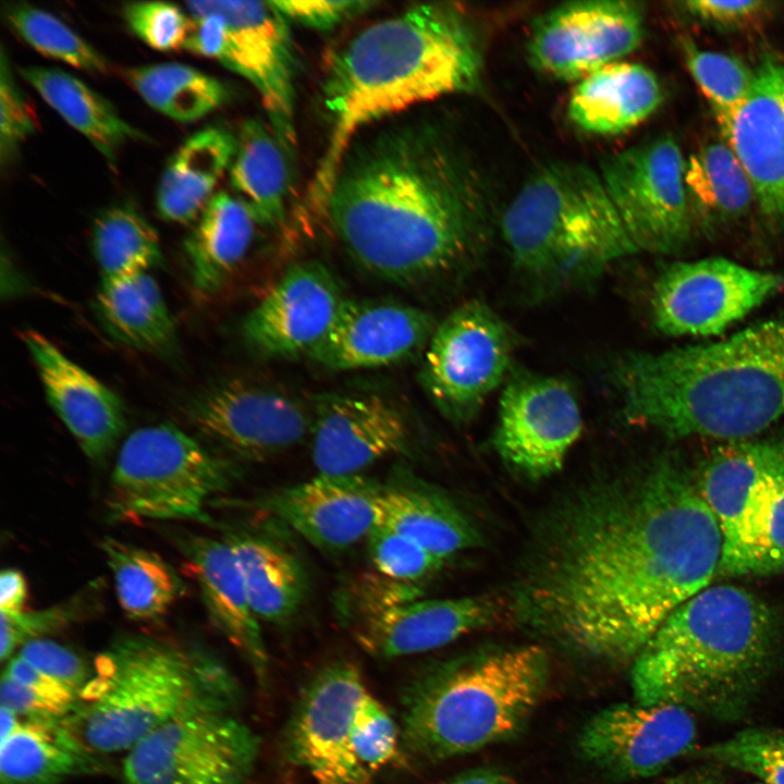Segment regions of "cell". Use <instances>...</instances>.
Masks as SVG:
<instances>
[{
  "label": "cell",
  "instance_id": "6da1fadb",
  "mask_svg": "<svg viewBox=\"0 0 784 784\" xmlns=\"http://www.w3.org/2000/svg\"><path fill=\"white\" fill-rule=\"evenodd\" d=\"M539 523L511 612L604 662H633L721 561L718 520L694 473L671 455L590 480Z\"/></svg>",
  "mask_w": 784,
  "mask_h": 784
},
{
  "label": "cell",
  "instance_id": "7a4b0ae2",
  "mask_svg": "<svg viewBox=\"0 0 784 784\" xmlns=\"http://www.w3.org/2000/svg\"><path fill=\"white\" fill-rule=\"evenodd\" d=\"M477 192L436 131L402 124L354 139L323 217L362 268L390 282L417 283L478 253L485 220Z\"/></svg>",
  "mask_w": 784,
  "mask_h": 784
},
{
  "label": "cell",
  "instance_id": "3957f363",
  "mask_svg": "<svg viewBox=\"0 0 784 784\" xmlns=\"http://www.w3.org/2000/svg\"><path fill=\"white\" fill-rule=\"evenodd\" d=\"M481 42L470 17L451 2H425L358 33L330 61L323 103L331 122L308 192L323 215L344 155L368 124L442 96L478 87Z\"/></svg>",
  "mask_w": 784,
  "mask_h": 784
},
{
  "label": "cell",
  "instance_id": "277c9868",
  "mask_svg": "<svg viewBox=\"0 0 784 784\" xmlns=\"http://www.w3.org/2000/svg\"><path fill=\"white\" fill-rule=\"evenodd\" d=\"M624 419L669 438H754L784 418V316L722 341L611 365Z\"/></svg>",
  "mask_w": 784,
  "mask_h": 784
},
{
  "label": "cell",
  "instance_id": "5b68a950",
  "mask_svg": "<svg viewBox=\"0 0 784 784\" xmlns=\"http://www.w3.org/2000/svg\"><path fill=\"white\" fill-rule=\"evenodd\" d=\"M780 636L775 612L757 595L709 586L677 607L632 662L635 701L739 718L773 670Z\"/></svg>",
  "mask_w": 784,
  "mask_h": 784
},
{
  "label": "cell",
  "instance_id": "8992f818",
  "mask_svg": "<svg viewBox=\"0 0 784 784\" xmlns=\"http://www.w3.org/2000/svg\"><path fill=\"white\" fill-rule=\"evenodd\" d=\"M238 694L235 678L207 650L122 635L97 657L71 727L95 752L127 751L185 713L234 710Z\"/></svg>",
  "mask_w": 784,
  "mask_h": 784
},
{
  "label": "cell",
  "instance_id": "52a82bcc",
  "mask_svg": "<svg viewBox=\"0 0 784 784\" xmlns=\"http://www.w3.org/2000/svg\"><path fill=\"white\" fill-rule=\"evenodd\" d=\"M516 273L540 293L577 287L638 253L599 172L569 161L538 169L501 218Z\"/></svg>",
  "mask_w": 784,
  "mask_h": 784
},
{
  "label": "cell",
  "instance_id": "ba28073f",
  "mask_svg": "<svg viewBox=\"0 0 784 784\" xmlns=\"http://www.w3.org/2000/svg\"><path fill=\"white\" fill-rule=\"evenodd\" d=\"M549 658L538 645L450 662L416 677L402 697L401 739L425 762L505 740L544 694Z\"/></svg>",
  "mask_w": 784,
  "mask_h": 784
},
{
  "label": "cell",
  "instance_id": "9c48e42d",
  "mask_svg": "<svg viewBox=\"0 0 784 784\" xmlns=\"http://www.w3.org/2000/svg\"><path fill=\"white\" fill-rule=\"evenodd\" d=\"M694 476L722 535L716 575L784 573V437L725 441Z\"/></svg>",
  "mask_w": 784,
  "mask_h": 784
},
{
  "label": "cell",
  "instance_id": "30bf717a",
  "mask_svg": "<svg viewBox=\"0 0 784 784\" xmlns=\"http://www.w3.org/2000/svg\"><path fill=\"white\" fill-rule=\"evenodd\" d=\"M235 479L234 467L170 424L146 426L122 443L107 494L115 522L209 523V500Z\"/></svg>",
  "mask_w": 784,
  "mask_h": 784
},
{
  "label": "cell",
  "instance_id": "8fae6325",
  "mask_svg": "<svg viewBox=\"0 0 784 784\" xmlns=\"http://www.w3.org/2000/svg\"><path fill=\"white\" fill-rule=\"evenodd\" d=\"M193 26L184 49L218 60L260 96L270 128L286 151L296 144L295 58L287 20L271 1L185 2Z\"/></svg>",
  "mask_w": 784,
  "mask_h": 784
},
{
  "label": "cell",
  "instance_id": "7c38bea8",
  "mask_svg": "<svg viewBox=\"0 0 784 784\" xmlns=\"http://www.w3.org/2000/svg\"><path fill=\"white\" fill-rule=\"evenodd\" d=\"M233 711L200 709L154 730L126 751L122 784H246L259 740Z\"/></svg>",
  "mask_w": 784,
  "mask_h": 784
},
{
  "label": "cell",
  "instance_id": "4fadbf2b",
  "mask_svg": "<svg viewBox=\"0 0 784 784\" xmlns=\"http://www.w3.org/2000/svg\"><path fill=\"white\" fill-rule=\"evenodd\" d=\"M515 336L487 304L469 301L437 324L420 381L440 413L454 424L471 420L512 372Z\"/></svg>",
  "mask_w": 784,
  "mask_h": 784
},
{
  "label": "cell",
  "instance_id": "5bb4252c",
  "mask_svg": "<svg viewBox=\"0 0 784 784\" xmlns=\"http://www.w3.org/2000/svg\"><path fill=\"white\" fill-rule=\"evenodd\" d=\"M686 159L669 134L603 157L599 174L638 252L670 255L694 231L684 184Z\"/></svg>",
  "mask_w": 784,
  "mask_h": 784
},
{
  "label": "cell",
  "instance_id": "9a60e30c",
  "mask_svg": "<svg viewBox=\"0 0 784 784\" xmlns=\"http://www.w3.org/2000/svg\"><path fill=\"white\" fill-rule=\"evenodd\" d=\"M783 289V273L722 257L675 262L653 284V324L670 336L716 335Z\"/></svg>",
  "mask_w": 784,
  "mask_h": 784
},
{
  "label": "cell",
  "instance_id": "2e32d148",
  "mask_svg": "<svg viewBox=\"0 0 784 784\" xmlns=\"http://www.w3.org/2000/svg\"><path fill=\"white\" fill-rule=\"evenodd\" d=\"M642 3L584 0L562 3L535 20L527 41L531 65L576 83L636 50L645 35Z\"/></svg>",
  "mask_w": 784,
  "mask_h": 784
},
{
  "label": "cell",
  "instance_id": "e0dca14e",
  "mask_svg": "<svg viewBox=\"0 0 784 784\" xmlns=\"http://www.w3.org/2000/svg\"><path fill=\"white\" fill-rule=\"evenodd\" d=\"M583 430L572 385L553 376L516 371L499 402L493 444L500 457L529 479L559 471Z\"/></svg>",
  "mask_w": 784,
  "mask_h": 784
},
{
  "label": "cell",
  "instance_id": "ac0fdd59",
  "mask_svg": "<svg viewBox=\"0 0 784 784\" xmlns=\"http://www.w3.org/2000/svg\"><path fill=\"white\" fill-rule=\"evenodd\" d=\"M193 426L234 455L262 461L310 436L314 409L279 389L244 380L211 387L186 409Z\"/></svg>",
  "mask_w": 784,
  "mask_h": 784
},
{
  "label": "cell",
  "instance_id": "d6986e66",
  "mask_svg": "<svg viewBox=\"0 0 784 784\" xmlns=\"http://www.w3.org/2000/svg\"><path fill=\"white\" fill-rule=\"evenodd\" d=\"M369 695L358 669L344 661L320 670L299 697L286 730L290 759L316 784H367L351 747L357 712Z\"/></svg>",
  "mask_w": 784,
  "mask_h": 784
},
{
  "label": "cell",
  "instance_id": "ffe728a7",
  "mask_svg": "<svg viewBox=\"0 0 784 784\" xmlns=\"http://www.w3.org/2000/svg\"><path fill=\"white\" fill-rule=\"evenodd\" d=\"M697 727L691 711L669 703H618L600 710L578 735L581 756L618 779H644L690 752Z\"/></svg>",
  "mask_w": 784,
  "mask_h": 784
},
{
  "label": "cell",
  "instance_id": "44dd1931",
  "mask_svg": "<svg viewBox=\"0 0 784 784\" xmlns=\"http://www.w3.org/2000/svg\"><path fill=\"white\" fill-rule=\"evenodd\" d=\"M344 299L324 265L297 262L245 316L243 338L262 357L307 355L327 333Z\"/></svg>",
  "mask_w": 784,
  "mask_h": 784
},
{
  "label": "cell",
  "instance_id": "7402d4cb",
  "mask_svg": "<svg viewBox=\"0 0 784 784\" xmlns=\"http://www.w3.org/2000/svg\"><path fill=\"white\" fill-rule=\"evenodd\" d=\"M720 126L754 188L755 207L768 229L784 231V61L764 57L751 88Z\"/></svg>",
  "mask_w": 784,
  "mask_h": 784
},
{
  "label": "cell",
  "instance_id": "603a6c76",
  "mask_svg": "<svg viewBox=\"0 0 784 784\" xmlns=\"http://www.w3.org/2000/svg\"><path fill=\"white\" fill-rule=\"evenodd\" d=\"M382 489L362 474H317L272 491L259 506L313 547L342 552L367 540L376 527Z\"/></svg>",
  "mask_w": 784,
  "mask_h": 784
},
{
  "label": "cell",
  "instance_id": "cb8c5ba5",
  "mask_svg": "<svg viewBox=\"0 0 784 784\" xmlns=\"http://www.w3.org/2000/svg\"><path fill=\"white\" fill-rule=\"evenodd\" d=\"M311 457L318 474L353 475L409 444V425L377 394H326L315 400Z\"/></svg>",
  "mask_w": 784,
  "mask_h": 784
},
{
  "label": "cell",
  "instance_id": "d4e9b609",
  "mask_svg": "<svg viewBox=\"0 0 784 784\" xmlns=\"http://www.w3.org/2000/svg\"><path fill=\"white\" fill-rule=\"evenodd\" d=\"M436 327L433 318L415 306L345 298L306 356L331 370L383 367L427 346Z\"/></svg>",
  "mask_w": 784,
  "mask_h": 784
},
{
  "label": "cell",
  "instance_id": "484cf974",
  "mask_svg": "<svg viewBox=\"0 0 784 784\" xmlns=\"http://www.w3.org/2000/svg\"><path fill=\"white\" fill-rule=\"evenodd\" d=\"M35 362L47 400L86 457L101 464L126 429L120 397L61 352L44 334L22 333Z\"/></svg>",
  "mask_w": 784,
  "mask_h": 784
},
{
  "label": "cell",
  "instance_id": "4316f807",
  "mask_svg": "<svg viewBox=\"0 0 784 784\" xmlns=\"http://www.w3.org/2000/svg\"><path fill=\"white\" fill-rule=\"evenodd\" d=\"M510 610L491 596L412 600L359 617L357 642L369 654L393 659L438 649L495 624Z\"/></svg>",
  "mask_w": 784,
  "mask_h": 784
},
{
  "label": "cell",
  "instance_id": "83f0119b",
  "mask_svg": "<svg viewBox=\"0 0 784 784\" xmlns=\"http://www.w3.org/2000/svg\"><path fill=\"white\" fill-rule=\"evenodd\" d=\"M213 626L264 683L269 656L237 560L224 539L186 534L175 538Z\"/></svg>",
  "mask_w": 784,
  "mask_h": 784
},
{
  "label": "cell",
  "instance_id": "f1b7e54d",
  "mask_svg": "<svg viewBox=\"0 0 784 784\" xmlns=\"http://www.w3.org/2000/svg\"><path fill=\"white\" fill-rule=\"evenodd\" d=\"M662 99L660 82L650 69L618 61L576 83L567 115L586 133L617 135L647 120Z\"/></svg>",
  "mask_w": 784,
  "mask_h": 784
},
{
  "label": "cell",
  "instance_id": "f546056e",
  "mask_svg": "<svg viewBox=\"0 0 784 784\" xmlns=\"http://www.w3.org/2000/svg\"><path fill=\"white\" fill-rule=\"evenodd\" d=\"M96 754L61 719L25 718L0 743V784H61L96 772Z\"/></svg>",
  "mask_w": 784,
  "mask_h": 784
},
{
  "label": "cell",
  "instance_id": "4dcf8cb0",
  "mask_svg": "<svg viewBox=\"0 0 784 784\" xmlns=\"http://www.w3.org/2000/svg\"><path fill=\"white\" fill-rule=\"evenodd\" d=\"M259 621L286 625L303 609L309 578L302 561L270 537L241 530H225Z\"/></svg>",
  "mask_w": 784,
  "mask_h": 784
},
{
  "label": "cell",
  "instance_id": "1f68e13d",
  "mask_svg": "<svg viewBox=\"0 0 784 784\" xmlns=\"http://www.w3.org/2000/svg\"><path fill=\"white\" fill-rule=\"evenodd\" d=\"M236 138L207 126L191 135L169 159L157 187V210L169 222L188 223L203 212L230 168Z\"/></svg>",
  "mask_w": 784,
  "mask_h": 784
},
{
  "label": "cell",
  "instance_id": "d6a6232c",
  "mask_svg": "<svg viewBox=\"0 0 784 784\" xmlns=\"http://www.w3.org/2000/svg\"><path fill=\"white\" fill-rule=\"evenodd\" d=\"M96 316L115 342L158 355L176 348V330L158 283L148 272L101 280Z\"/></svg>",
  "mask_w": 784,
  "mask_h": 784
},
{
  "label": "cell",
  "instance_id": "836d02e7",
  "mask_svg": "<svg viewBox=\"0 0 784 784\" xmlns=\"http://www.w3.org/2000/svg\"><path fill=\"white\" fill-rule=\"evenodd\" d=\"M377 525L401 534L442 558L478 547V529L449 499L418 485L383 486Z\"/></svg>",
  "mask_w": 784,
  "mask_h": 784
},
{
  "label": "cell",
  "instance_id": "e575fe53",
  "mask_svg": "<svg viewBox=\"0 0 784 784\" xmlns=\"http://www.w3.org/2000/svg\"><path fill=\"white\" fill-rule=\"evenodd\" d=\"M684 184L695 230L705 233L738 222L755 206L751 182L724 139L705 144L686 159Z\"/></svg>",
  "mask_w": 784,
  "mask_h": 784
},
{
  "label": "cell",
  "instance_id": "d590c367",
  "mask_svg": "<svg viewBox=\"0 0 784 784\" xmlns=\"http://www.w3.org/2000/svg\"><path fill=\"white\" fill-rule=\"evenodd\" d=\"M258 224L248 207L226 192L213 194L184 243L194 287L218 291L246 255Z\"/></svg>",
  "mask_w": 784,
  "mask_h": 784
},
{
  "label": "cell",
  "instance_id": "8d00e7d4",
  "mask_svg": "<svg viewBox=\"0 0 784 784\" xmlns=\"http://www.w3.org/2000/svg\"><path fill=\"white\" fill-rule=\"evenodd\" d=\"M229 168L235 196L258 224L275 226L284 220L289 191L287 151L270 127L245 121L237 133Z\"/></svg>",
  "mask_w": 784,
  "mask_h": 784
},
{
  "label": "cell",
  "instance_id": "74e56055",
  "mask_svg": "<svg viewBox=\"0 0 784 784\" xmlns=\"http://www.w3.org/2000/svg\"><path fill=\"white\" fill-rule=\"evenodd\" d=\"M40 97L113 164L119 149L140 133L124 121L114 107L76 76L54 68L19 70Z\"/></svg>",
  "mask_w": 784,
  "mask_h": 784
},
{
  "label": "cell",
  "instance_id": "f35d334b",
  "mask_svg": "<svg viewBox=\"0 0 784 784\" xmlns=\"http://www.w3.org/2000/svg\"><path fill=\"white\" fill-rule=\"evenodd\" d=\"M99 546L124 614L137 622L164 617L184 592L175 569L157 552L112 537H105Z\"/></svg>",
  "mask_w": 784,
  "mask_h": 784
},
{
  "label": "cell",
  "instance_id": "ab89813d",
  "mask_svg": "<svg viewBox=\"0 0 784 784\" xmlns=\"http://www.w3.org/2000/svg\"><path fill=\"white\" fill-rule=\"evenodd\" d=\"M125 78L149 107L182 123L204 118L228 98L220 81L177 62L131 68Z\"/></svg>",
  "mask_w": 784,
  "mask_h": 784
},
{
  "label": "cell",
  "instance_id": "60d3db41",
  "mask_svg": "<svg viewBox=\"0 0 784 784\" xmlns=\"http://www.w3.org/2000/svg\"><path fill=\"white\" fill-rule=\"evenodd\" d=\"M91 247L102 280L147 272L162 262L156 229L131 205L99 212L91 229Z\"/></svg>",
  "mask_w": 784,
  "mask_h": 784
},
{
  "label": "cell",
  "instance_id": "b9f144b4",
  "mask_svg": "<svg viewBox=\"0 0 784 784\" xmlns=\"http://www.w3.org/2000/svg\"><path fill=\"white\" fill-rule=\"evenodd\" d=\"M4 16L16 34L37 52L71 66L106 72V59L56 15L37 7L8 3Z\"/></svg>",
  "mask_w": 784,
  "mask_h": 784
},
{
  "label": "cell",
  "instance_id": "7bdbcfd3",
  "mask_svg": "<svg viewBox=\"0 0 784 784\" xmlns=\"http://www.w3.org/2000/svg\"><path fill=\"white\" fill-rule=\"evenodd\" d=\"M682 53L690 76L721 125L746 99L755 70L734 56L703 49L688 38L682 40Z\"/></svg>",
  "mask_w": 784,
  "mask_h": 784
},
{
  "label": "cell",
  "instance_id": "ee69618b",
  "mask_svg": "<svg viewBox=\"0 0 784 784\" xmlns=\"http://www.w3.org/2000/svg\"><path fill=\"white\" fill-rule=\"evenodd\" d=\"M698 756L746 772L762 784H784V730L748 727L701 748Z\"/></svg>",
  "mask_w": 784,
  "mask_h": 784
},
{
  "label": "cell",
  "instance_id": "f6af8a7d",
  "mask_svg": "<svg viewBox=\"0 0 784 784\" xmlns=\"http://www.w3.org/2000/svg\"><path fill=\"white\" fill-rule=\"evenodd\" d=\"M366 543L376 573L399 583L419 586L436 575L446 561L414 540L379 525Z\"/></svg>",
  "mask_w": 784,
  "mask_h": 784
},
{
  "label": "cell",
  "instance_id": "bcb514c9",
  "mask_svg": "<svg viewBox=\"0 0 784 784\" xmlns=\"http://www.w3.org/2000/svg\"><path fill=\"white\" fill-rule=\"evenodd\" d=\"M95 600L85 590L42 610L17 614L1 612L0 657L4 662L24 644L57 633L84 618Z\"/></svg>",
  "mask_w": 784,
  "mask_h": 784
},
{
  "label": "cell",
  "instance_id": "7dc6e473",
  "mask_svg": "<svg viewBox=\"0 0 784 784\" xmlns=\"http://www.w3.org/2000/svg\"><path fill=\"white\" fill-rule=\"evenodd\" d=\"M400 737L391 715L369 694L357 712L351 735L353 757L368 780L392 760Z\"/></svg>",
  "mask_w": 784,
  "mask_h": 784
},
{
  "label": "cell",
  "instance_id": "c3c4849f",
  "mask_svg": "<svg viewBox=\"0 0 784 784\" xmlns=\"http://www.w3.org/2000/svg\"><path fill=\"white\" fill-rule=\"evenodd\" d=\"M123 13L131 30L159 51L184 49L193 26V19L184 10L163 1L131 2Z\"/></svg>",
  "mask_w": 784,
  "mask_h": 784
},
{
  "label": "cell",
  "instance_id": "681fc988",
  "mask_svg": "<svg viewBox=\"0 0 784 784\" xmlns=\"http://www.w3.org/2000/svg\"><path fill=\"white\" fill-rule=\"evenodd\" d=\"M36 131L35 114L17 86L8 56H0V162L10 164L21 145Z\"/></svg>",
  "mask_w": 784,
  "mask_h": 784
},
{
  "label": "cell",
  "instance_id": "f907efd6",
  "mask_svg": "<svg viewBox=\"0 0 784 784\" xmlns=\"http://www.w3.org/2000/svg\"><path fill=\"white\" fill-rule=\"evenodd\" d=\"M17 656L79 695L94 674V670L78 654L68 647L46 638L24 644L19 649Z\"/></svg>",
  "mask_w": 784,
  "mask_h": 784
},
{
  "label": "cell",
  "instance_id": "816d5d0a",
  "mask_svg": "<svg viewBox=\"0 0 784 784\" xmlns=\"http://www.w3.org/2000/svg\"><path fill=\"white\" fill-rule=\"evenodd\" d=\"M271 3L287 21L319 30L331 29L376 5L373 1L363 0H274Z\"/></svg>",
  "mask_w": 784,
  "mask_h": 784
},
{
  "label": "cell",
  "instance_id": "f5cc1de1",
  "mask_svg": "<svg viewBox=\"0 0 784 784\" xmlns=\"http://www.w3.org/2000/svg\"><path fill=\"white\" fill-rule=\"evenodd\" d=\"M677 4L682 12L699 23L731 30L758 22L771 10L772 3L761 0H690Z\"/></svg>",
  "mask_w": 784,
  "mask_h": 784
},
{
  "label": "cell",
  "instance_id": "db71d44e",
  "mask_svg": "<svg viewBox=\"0 0 784 784\" xmlns=\"http://www.w3.org/2000/svg\"><path fill=\"white\" fill-rule=\"evenodd\" d=\"M3 673L48 699L63 716L72 713L78 707L79 694L77 691L37 670L17 654L9 660Z\"/></svg>",
  "mask_w": 784,
  "mask_h": 784
},
{
  "label": "cell",
  "instance_id": "11a10c76",
  "mask_svg": "<svg viewBox=\"0 0 784 784\" xmlns=\"http://www.w3.org/2000/svg\"><path fill=\"white\" fill-rule=\"evenodd\" d=\"M27 583L16 568H5L0 574V612L17 614L25 610Z\"/></svg>",
  "mask_w": 784,
  "mask_h": 784
},
{
  "label": "cell",
  "instance_id": "9f6ffc18",
  "mask_svg": "<svg viewBox=\"0 0 784 784\" xmlns=\"http://www.w3.org/2000/svg\"><path fill=\"white\" fill-rule=\"evenodd\" d=\"M446 784H513L512 781L493 770L475 769L464 772Z\"/></svg>",
  "mask_w": 784,
  "mask_h": 784
},
{
  "label": "cell",
  "instance_id": "6f0895ef",
  "mask_svg": "<svg viewBox=\"0 0 784 784\" xmlns=\"http://www.w3.org/2000/svg\"><path fill=\"white\" fill-rule=\"evenodd\" d=\"M652 784H720V781L711 771L694 770Z\"/></svg>",
  "mask_w": 784,
  "mask_h": 784
},
{
  "label": "cell",
  "instance_id": "680465c9",
  "mask_svg": "<svg viewBox=\"0 0 784 784\" xmlns=\"http://www.w3.org/2000/svg\"><path fill=\"white\" fill-rule=\"evenodd\" d=\"M20 716L1 707L0 710V743L3 742L20 723Z\"/></svg>",
  "mask_w": 784,
  "mask_h": 784
},
{
  "label": "cell",
  "instance_id": "91938a15",
  "mask_svg": "<svg viewBox=\"0 0 784 784\" xmlns=\"http://www.w3.org/2000/svg\"><path fill=\"white\" fill-rule=\"evenodd\" d=\"M756 784H762V783H756Z\"/></svg>",
  "mask_w": 784,
  "mask_h": 784
}]
</instances>
